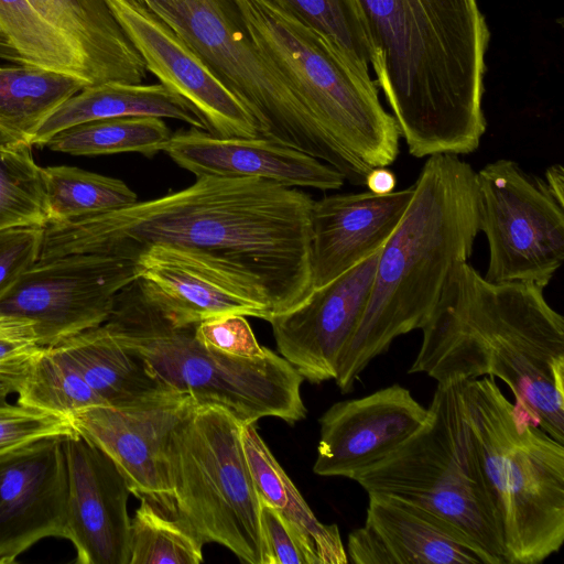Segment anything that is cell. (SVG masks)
<instances>
[{
  "label": "cell",
  "mask_w": 564,
  "mask_h": 564,
  "mask_svg": "<svg viewBox=\"0 0 564 564\" xmlns=\"http://www.w3.org/2000/svg\"><path fill=\"white\" fill-rule=\"evenodd\" d=\"M313 202L296 187L260 178L197 176L156 198L47 221L39 260L74 253L135 260L153 245L198 251L251 276L274 316L312 292Z\"/></svg>",
  "instance_id": "cell-1"
},
{
  "label": "cell",
  "mask_w": 564,
  "mask_h": 564,
  "mask_svg": "<svg viewBox=\"0 0 564 564\" xmlns=\"http://www.w3.org/2000/svg\"><path fill=\"white\" fill-rule=\"evenodd\" d=\"M422 332L409 373L437 383L499 378L517 415L564 443V318L543 288L490 282L463 262Z\"/></svg>",
  "instance_id": "cell-2"
},
{
  "label": "cell",
  "mask_w": 564,
  "mask_h": 564,
  "mask_svg": "<svg viewBox=\"0 0 564 564\" xmlns=\"http://www.w3.org/2000/svg\"><path fill=\"white\" fill-rule=\"evenodd\" d=\"M399 225L379 251L367 306L338 362L343 393L392 341L429 322L479 230L476 172L455 154L427 156Z\"/></svg>",
  "instance_id": "cell-3"
},
{
  "label": "cell",
  "mask_w": 564,
  "mask_h": 564,
  "mask_svg": "<svg viewBox=\"0 0 564 564\" xmlns=\"http://www.w3.org/2000/svg\"><path fill=\"white\" fill-rule=\"evenodd\" d=\"M259 51L286 77L314 121L326 163L350 184L391 165L400 131L376 82L361 75L325 37L269 0H234Z\"/></svg>",
  "instance_id": "cell-4"
},
{
  "label": "cell",
  "mask_w": 564,
  "mask_h": 564,
  "mask_svg": "<svg viewBox=\"0 0 564 564\" xmlns=\"http://www.w3.org/2000/svg\"><path fill=\"white\" fill-rule=\"evenodd\" d=\"M376 52L377 86L409 153L469 154L486 132L485 90L449 55L422 0H358Z\"/></svg>",
  "instance_id": "cell-5"
},
{
  "label": "cell",
  "mask_w": 564,
  "mask_h": 564,
  "mask_svg": "<svg viewBox=\"0 0 564 564\" xmlns=\"http://www.w3.org/2000/svg\"><path fill=\"white\" fill-rule=\"evenodd\" d=\"M197 324L173 323L137 278L116 294L104 325L161 383L197 404L220 406L242 425L305 419L304 379L285 358L269 348L257 358L210 349L196 338Z\"/></svg>",
  "instance_id": "cell-6"
},
{
  "label": "cell",
  "mask_w": 564,
  "mask_h": 564,
  "mask_svg": "<svg viewBox=\"0 0 564 564\" xmlns=\"http://www.w3.org/2000/svg\"><path fill=\"white\" fill-rule=\"evenodd\" d=\"M460 397L507 564H536L564 542V446L520 419L492 377Z\"/></svg>",
  "instance_id": "cell-7"
},
{
  "label": "cell",
  "mask_w": 564,
  "mask_h": 564,
  "mask_svg": "<svg viewBox=\"0 0 564 564\" xmlns=\"http://www.w3.org/2000/svg\"><path fill=\"white\" fill-rule=\"evenodd\" d=\"M462 382L437 383L424 423L351 479L367 494L397 497L426 509L459 529L496 564H507L464 414Z\"/></svg>",
  "instance_id": "cell-8"
},
{
  "label": "cell",
  "mask_w": 564,
  "mask_h": 564,
  "mask_svg": "<svg viewBox=\"0 0 564 564\" xmlns=\"http://www.w3.org/2000/svg\"><path fill=\"white\" fill-rule=\"evenodd\" d=\"M227 410L195 401L175 424L169 464L177 521L203 544L218 543L241 562L263 564L261 500Z\"/></svg>",
  "instance_id": "cell-9"
},
{
  "label": "cell",
  "mask_w": 564,
  "mask_h": 564,
  "mask_svg": "<svg viewBox=\"0 0 564 564\" xmlns=\"http://www.w3.org/2000/svg\"><path fill=\"white\" fill-rule=\"evenodd\" d=\"M213 68L254 118L259 137L324 163L314 121L286 77L253 43L234 0H141Z\"/></svg>",
  "instance_id": "cell-10"
},
{
  "label": "cell",
  "mask_w": 564,
  "mask_h": 564,
  "mask_svg": "<svg viewBox=\"0 0 564 564\" xmlns=\"http://www.w3.org/2000/svg\"><path fill=\"white\" fill-rule=\"evenodd\" d=\"M479 230L488 241L485 279L545 288L564 260V204L544 180L500 159L476 172Z\"/></svg>",
  "instance_id": "cell-11"
},
{
  "label": "cell",
  "mask_w": 564,
  "mask_h": 564,
  "mask_svg": "<svg viewBox=\"0 0 564 564\" xmlns=\"http://www.w3.org/2000/svg\"><path fill=\"white\" fill-rule=\"evenodd\" d=\"M137 279L135 260L74 253L37 260L0 299V314L29 319L41 347L108 319L116 294Z\"/></svg>",
  "instance_id": "cell-12"
},
{
  "label": "cell",
  "mask_w": 564,
  "mask_h": 564,
  "mask_svg": "<svg viewBox=\"0 0 564 564\" xmlns=\"http://www.w3.org/2000/svg\"><path fill=\"white\" fill-rule=\"evenodd\" d=\"M194 400L173 392L129 408L91 405L69 419L74 429L106 453L130 492L167 519H177L169 443L172 431Z\"/></svg>",
  "instance_id": "cell-13"
},
{
  "label": "cell",
  "mask_w": 564,
  "mask_h": 564,
  "mask_svg": "<svg viewBox=\"0 0 564 564\" xmlns=\"http://www.w3.org/2000/svg\"><path fill=\"white\" fill-rule=\"evenodd\" d=\"M137 278L175 324L225 315L272 317L260 285L245 272L198 251L153 245L135 258Z\"/></svg>",
  "instance_id": "cell-14"
},
{
  "label": "cell",
  "mask_w": 564,
  "mask_h": 564,
  "mask_svg": "<svg viewBox=\"0 0 564 564\" xmlns=\"http://www.w3.org/2000/svg\"><path fill=\"white\" fill-rule=\"evenodd\" d=\"M147 68L185 98L219 137H259L241 100L205 59L141 0H106Z\"/></svg>",
  "instance_id": "cell-15"
},
{
  "label": "cell",
  "mask_w": 564,
  "mask_h": 564,
  "mask_svg": "<svg viewBox=\"0 0 564 564\" xmlns=\"http://www.w3.org/2000/svg\"><path fill=\"white\" fill-rule=\"evenodd\" d=\"M379 251L269 319L280 355L304 380L335 379L338 359L367 306Z\"/></svg>",
  "instance_id": "cell-16"
},
{
  "label": "cell",
  "mask_w": 564,
  "mask_h": 564,
  "mask_svg": "<svg viewBox=\"0 0 564 564\" xmlns=\"http://www.w3.org/2000/svg\"><path fill=\"white\" fill-rule=\"evenodd\" d=\"M67 467L66 539L78 564H129L127 480L110 457L78 432L63 436Z\"/></svg>",
  "instance_id": "cell-17"
},
{
  "label": "cell",
  "mask_w": 564,
  "mask_h": 564,
  "mask_svg": "<svg viewBox=\"0 0 564 564\" xmlns=\"http://www.w3.org/2000/svg\"><path fill=\"white\" fill-rule=\"evenodd\" d=\"M66 502L63 436L0 454V564L44 538L66 539Z\"/></svg>",
  "instance_id": "cell-18"
},
{
  "label": "cell",
  "mask_w": 564,
  "mask_h": 564,
  "mask_svg": "<svg viewBox=\"0 0 564 564\" xmlns=\"http://www.w3.org/2000/svg\"><path fill=\"white\" fill-rule=\"evenodd\" d=\"M426 416L427 408L397 383L336 402L318 420L319 441L313 471L351 479L357 471L393 452Z\"/></svg>",
  "instance_id": "cell-19"
},
{
  "label": "cell",
  "mask_w": 564,
  "mask_h": 564,
  "mask_svg": "<svg viewBox=\"0 0 564 564\" xmlns=\"http://www.w3.org/2000/svg\"><path fill=\"white\" fill-rule=\"evenodd\" d=\"M355 564H496L455 525L397 497L368 494L366 520L351 531Z\"/></svg>",
  "instance_id": "cell-20"
},
{
  "label": "cell",
  "mask_w": 564,
  "mask_h": 564,
  "mask_svg": "<svg viewBox=\"0 0 564 564\" xmlns=\"http://www.w3.org/2000/svg\"><path fill=\"white\" fill-rule=\"evenodd\" d=\"M164 152L196 177L260 178L321 191L339 189L345 183L330 165L263 137H219L191 128L171 134Z\"/></svg>",
  "instance_id": "cell-21"
},
{
  "label": "cell",
  "mask_w": 564,
  "mask_h": 564,
  "mask_svg": "<svg viewBox=\"0 0 564 564\" xmlns=\"http://www.w3.org/2000/svg\"><path fill=\"white\" fill-rule=\"evenodd\" d=\"M414 186L378 195L334 194L313 202L312 290L333 281L378 252L399 225Z\"/></svg>",
  "instance_id": "cell-22"
},
{
  "label": "cell",
  "mask_w": 564,
  "mask_h": 564,
  "mask_svg": "<svg viewBox=\"0 0 564 564\" xmlns=\"http://www.w3.org/2000/svg\"><path fill=\"white\" fill-rule=\"evenodd\" d=\"M79 51L93 85L142 84L145 62L106 0H29Z\"/></svg>",
  "instance_id": "cell-23"
},
{
  "label": "cell",
  "mask_w": 564,
  "mask_h": 564,
  "mask_svg": "<svg viewBox=\"0 0 564 564\" xmlns=\"http://www.w3.org/2000/svg\"><path fill=\"white\" fill-rule=\"evenodd\" d=\"M119 117L175 119L208 132L200 113L163 84L109 82L87 86L62 102L42 122L33 145L44 147L56 133L76 124Z\"/></svg>",
  "instance_id": "cell-24"
},
{
  "label": "cell",
  "mask_w": 564,
  "mask_h": 564,
  "mask_svg": "<svg viewBox=\"0 0 564 564\" xmlns=\"http://www.w3.org/2000/svg\"><path fill=\"white\" fill-rule=\"evenodd\" d=\"M58 346L106 405L129 408L177 392L161 383L126 350L105 325L84 330Z\"/></svg>",
  "instance_id": "cell-25"
},
{
  "label": "cell",
  "mask_w": 564,
  "mask_h": 564,
  "mask_svg": "<svg viewBox=\"0 0 564 564\" xmlns=\"http://www.w3.org/2000/svg\"><path fill=\"white\" fill-rule=\"evenodd\" d=\"M90 86L74 75L30 65L0 66V137L33 145L42 122Z\"/></svg>",
  "instance_id": "cell-26"
},
{
  "label": "cell",
  "mask_w": 564,
  "mask_h": 564,
  "mask_svg": "<svg viewBox=\"0 0 564 564\" xmlns=\"http://www.w3.org/2000/svg\"><path fill=\"white\" fill-rule=\"evenodd\" d=\"M0 32L24 65L74 75L93 85L79 51L29 0H0Z\"/></svg>",
  "instance_id": "cell-27"
},
{
  "label": "cell",
  "mask_w": 564,
  "mask_h": 564,
  "mask_svg": "<svg viewBox=\"0 0 564 564\" xmlns=\"http://www.w3.org/2000/svg\"><path fill=\"white\" fill-rule=\"evenodd\" d=\"M171 132L156 117H119L93 120L67 128L44 147L72 155H105L138 152L153 156L164 148Z\"/></svg>",
  "instance_id": "cell-28"
},
{
  "label": "cell",
  "mask_w": 564,
  "mask_h": 564,
  "mask_svg": "<svg viewBox=\"0 0 564 564\" xmlns=\"http://www.w3.org/2000/svg\"><path fill=\"white\" fill-rule=\"evenodd\" d=\"M15 393L21 405L68 417L91 405H106L58 346L42 347L30 358Z\"/></svg>",
  "instance_id": "cell-29"
},
{
  "label": "cell",
  "mask_w": 564,
  "mask_h": 564,
  "mask_svg": "<svg viewBox=\"0 0 564 564\" xmlns=\"http://www.w3.org/2000/svg\"><path fill=\"white\" fill-rule=\"evenodd\" d=\"M47 221H65L129 206L137 194L121 180L75 166L43 167Z\"/></svg>",
  "instance_id": "cell-30"
},
{
  "label": "cell",
  "mask_w": 564,
  "mask_h": 564,
  "mask_svg": "<svg viewBox=\"0 0 564 564\" xmlns=\"http://www.w3.org/2000/svg\"><path fill=\"white\" fill-rule=\"evenodd\" d=\"M325 37L365 77L377 66L358 0H269Z\"/></svg>",
  "instance_id": "cell-31"
},
{
  "label": "cell",
  "mask_w": 564,
  "mask_h": 564,
  "mask_svg": "<svg viewBox=\"0 0 564 564\" xmlns=\"http://www.w3.org/2000/svg\"><path fill=\"white\" fill-rule=\"evenodd\" d=\"M31 147L0 137V230L48 220L43 167Z\"/></svg>",
  "instance_id": "cell-32"
},
{
  "label": "cell",
  "mask_w": 564,
  "mask_h": 564,
  "mask_svg": "<svg viewBox=\"0 0 564 564\" xmlns=\"http://www.w3.org/2000/svg\"><path fill=\"white\" fill-rule=\"evenodd\" d=\"M204 544L177 520L141 500L130 523L129 564H199Z\"/></svg>",
  "instance_id": "cell-33"
},
{
  "label": "cell",
  "mask_w": 564,
  "mask_h": 564,
  "mask_svg": "<svg viewBox=\"0 0 564 564\" xmlns=\"http://www.w3.org/2000/svg\"><path fill=\"white\" fill-rule=\"evenodd\" d=\"M75 433L68 416L19 403L0 406V454L44 437Z\"/></svg>",
  "instance_id": "cell-34"
},
{
  "label": "cell",
  "mask_w": 564,
  "mask_h": 564,
  "mask_svg": "<svg viewBox=\"0 0 564 564\" xmlns=\"http://www.w3.org/2000/svg\"><path fill=\"white\" fill-rule=\"evenodd\" d=\"M44 226H17L0 230V299L39 260Z\"/></svg>",
  "instance_id": "cell-35"
},
{
  "label": "cell",
  "mask_w": 564,
  "mask_h": 564,
  "mask_svg": "<svg viewBox=\"0 0 564 564\" xmlns=\"http://www.w3.org/2000/svg\"><path fill=\"white\" fill-rule=\"evenodd\" d=\"M195 335L206 347L230 356L257 358L268 350L257 341L242 315H225L199 322Z\"/></svg>",
  "instance_id": "cell-36"
},
{
  "label": "cell",
  "mask_w": 564,
  "mask_h": 564,
  "mask_svg": "<svg viewBox=\"0 0 564 564\" xmlns=\"http://www.w3.org/2000/svg\"><path fill=\"white\" fill-rule=\"evenodd\" d=\"M260 527L263 564H315L285 520L264 502H261Z\"/></svg>",
  "instance_id": "cell-37"
},
{
  "label": "cell",
  "mask_w": 564,
  "mask_h": 564,
  "mask_svg": "<svg viewBox=\"0 0 564 564\" xmlns=\"http://www.w3.org/2000/svg\"><path fill=\"white\" fill-rule=\"evenodd\" d=\"M41 348L29 319L0 314V364L32 356Z\"/></svg>",
  "instance_id": "cell-38"
},
{
  "label": "cell",
  "mask_w": 564,
  "mask_h": 564,
  "mask_svg": "<svg viewBox=\"0 0 564 564\" xmlns=\"http://www.w3.org/2000/svg\"><path fill=\"white\" fill-rule=\"evenodd\" d=\"M32 356L0 364V391L17 392Z\"/></svg>",
  "instance_id": "cell-39"
},
{
  "label": "cell",
  "mask_w": 564,
  "mask_h": 564,
  "mask_svg": "<svg viewBox=\"0 0 564 564\" xmlns=\"http://www.w3.org/2000/svg\"><path fill=\"white\" fill-rule=\"evenodd\" d=\"M365 186L371 193L386 195L395 189L397 176L388 166H378L368 173Z\"/></svg>",
  "instance_id": "cell-40"
},
{
  "label": "cell",
  "mask_w": 564,
  "mask_h": 564,
  "mask_svg": "<svg viewBox=\"0 0 564 564\" xmlns=\"http://www.w3.org/2000/svg\"><path fill=\"white\" fill-rule=\"evenodd\" d=\"M544 182L553 196L564 204V170L561 164H553L547 167L544 174Z\"/></svg>",
  "instance_id": "cell-41"
},
{
  "label": "cell",
  "mask_w": 564,
  "mask_h": 564,
  "mask_svg": "<svg viewBox=\"0 0 564 564\" xmlns=\"http://www.w3.org/2000/svg\"><path fill=\"white\" fill-rule=\"evenodd\" d=\"M0 58L10 61L15 65H24L23 61L13 45L0 32Z\"/></svg>",
  "instance_id": "cell-42"
},
{
  "label": "cell",
  "mask_w": 564,
  "mask_h": 564,
  "mask_svg": "<svg viewBox=\"0 0 564 564\" xmlns=\"http://www.w3.org/2000/svg\"><path fill=\"white\" fill-rule=\"evenodd\" d=\"M10 393L7 391H0V406L8 404V395Z\"/></svg>",
  "instance_id": "cell-43"
}]
</instances>
